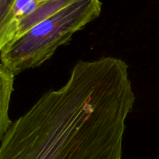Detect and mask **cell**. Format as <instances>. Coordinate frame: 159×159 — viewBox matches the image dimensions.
<instances>
[{
	"mask_svg": "<svg viewBox=\"0 0 159 159\" xmlns=\"http://www.w3.org/2000/svg\"><path fill=\"white\" fill-rule=\"evenodd\" d=\"M134 101L106 80L71 72L12 122L0 159H122L126 121Z\"/></svg>",
	"mask_w": 159,
	"mask_h": 159,
	"instance_id": "cell-1",
	"label": "cell"
},
{
	"mask_svg": "<svg viewBox=\"0 0 159 159\" xmlns=\"http://www.w3.org/2000/svg\"><path fill=\"white\" fill-rule=\"evenodd\" d=\"M16 0H0V53L15 38L17 21L14 13Z\"/></svg>",
	"mask_w": 159,
	"mask_h": 159,
	"instance_id": "cell-4",
	"label": "cell"
},
{
	"mask_svg": "<svg viewBox=\"0 0 159 159\" xmlns=\"http://www.w3.org/2000/svg\"><path fill=\"white\" fill-rule=\"evenodd\" d=\"M14 80L15 74L0 62V142L12 123L9 112Z\"/></svg>",
	"mask_w": 159,
	"mask_h": 159,
	"instance_id": "cell-3",
	"label": "cell"
},
{
	"mask_svg": "<svg viewBox=\"0 0 159 159\" xmlns=\"http://www.w3.org/2000/svg\"><path fill=\"white\" fill-rule=\"evenodd\" d=\"M101 11L100 0H73L9 42L0 53V62L15 75L42 65Z\"/></svg>",
	"mask_w": 159,
	"mask_h": 159,
	"instance_id": "cell-2",
	"label": "cell"
}]
</instances>
